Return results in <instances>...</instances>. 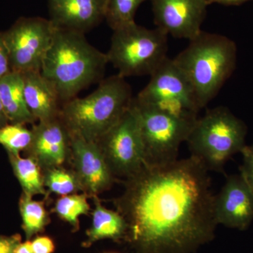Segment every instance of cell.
Returning a JSON list of instances; mask_svg holds the SVG:
<instances>
[{
  "instance_id": "28",
  "label": "cell",
  "mask_w": 253,
  "mask_h": 253,
  "mask_svg": "<svg viewBox=\"0 0 253 253\" xmlns=\"http://www.w3.org/2000/svg\"><path fill=\"white\" fill-rule=\"evenodd\" d=\"M21 243L19 234L0 236V253H14L15 249Z\"/></svg>"
},
{
  "instance_id": "21",
  "label": "cell",
  "mask_w": 253,
  "mask_h": 253,
  "mask_svg": "<svg viewBox=\"0 0 253 253\" xmlns=\"http://www.w3.org/2000/svg\"><path fill=\"white\" fill-rule=\"evenodd\" d=\"M86 194H73L61 196L56 200L52 212L58 217L66 221L73 228V230L79 229V218L82 215H86L90 211V206L88 204Z\"/></svg>"
},
{
  "instance_id": "4",
  "label": "cell",
  "mask_w": 253,
  "mask_h": 253,
  "mask_svg": "<svg viewBox=\"0 0 253 253\" xmlns=\"http://www.w3.org/2000/svg\"><path fill=\"white\" fill-rule=\"evenodd\" d=\"M133 98L126 78L115 75L102 80L85 97L63 103L60 118L70 134L96 142L129 109Z\"/></svg>"
},
{
  "instance_id": "22",
  "label": "cell",
  "mask_w": 253,
  "mask_h": 253,
  "mask_svg": "<svg viewBox=\"0 0 253 253\" xmlns=\"http://www.w3.org/2000/svg\"><path fill=\"white\" fill-rule=\"evenodd\" d=\"M43 180L47 194H55L59 196L77 194L82 191L81 184L74 171L66 168L56 167L44 169Z\"/></svg>"
},
{
  "instance_id": "16",
  "label": "cell",
  "mask_w": 253,
  "mask_h": 253,
  "mask_svg": "<svg viewBox=\"0 0 253 253\" xmlns=\"http://www.w3.org/2000/svg\"><path fill=\"white\" fill-rule=\"evenodd\" d=\"M23 77L25 100L35 119L41 122L59 117L62 102L52 84L41 72L23 73Z\"/></svg>"
},
{
  "instance_id": "29",
  "label": "cell",
  "mask_w": 253,
  "mask_h": 253,
  "mask_svg": "<svg viewBox=\"0 0 253 253\" xmlns=\"http://www.w3.org/2000/svg\"><path fill=\"white\" fill-rule=\"evenodd\" d=\"M14 253H34L32 248L31 241L27 240L26 242L21 243L16 248Z\"/></svg>"
},
{
  "instance_id": "20",
  "label": "cell",
  "mask_w": 253,
  "mask_h": 253,
  "mask_svg": "<svg viewBox=\"0 0 253 253\" xmlns=\"http://www.w3.org/2000/svg\"><path fill=\"white\" fill-rule=\"evenodd\" d=\"M19 211L22 219V229L27 240L44 230L49 223V213L44 202L35 201L32 196L23 193L19 201Z\"/></svg>"
},
{
  "instance_id": "15",
  "label": "cell",
  "mask_w": 253,
  "mask_h": 253,
  "mask_svg": "<svg viewBox=\"0 0 253 253\" xmlns=\"http://www.w3.org/2000/svg\"><path fill=\"white\" fill-rule=\"evenodd\" d=\"M108 0H47L49 20L57 29L85 35L106 16Z\"/></svg>"
},
{
  "instance_id": "18",
  "label": "cell",
  "mask_w": 253,
  "mask_h": 253,
  "mask_svg": "<svg viewBox=\"0 0 253 253\" xmlns=\"http://www.w3.org/2000/svg\"><path fill=\"white\" fill-rule=\"evenodd\" d=\"M93 199L94 209L91 213L92 221L91 227L86 231L87 239L84 246L89 247L99 240H118L126 235L127 226L122 214L117 211L105 208L98 196H94Z\"/></svg>"
},
{
  "instance_id": "30",
  "label": "cell",
  "mask_w": 253,
  "mask_h": 253,
  "mask_svg": "<svg viewBox=\"0 0 253 253\" xmlns=\"http://www.w3.org/2000/svg\"><path fill=\"white\" fill-rule=\"evenodd\" d=\"M250 0H208V4H220L224 5H236L242 4Z\"/></svg>"
},
{
  "instance_id": "17",
  "label": "cell",
  "mask_w": 253,
  "mask_h": 253,
  "mask_svg": "<svg viewBox=\"0 0 253 253\" xmlns=\"http://www.w3.org/2000/svg\"><path fill=\"white\" fill-rule=\"evenodd\" d=\"M0 96L8 121L14 124H34L23 90V74L11 71L0 79Z\"/></svg>"
},
{
  "instance_id": "19",
  "label": "cell",
  "mask_w": 253,
  "mask_h": 253,
  "mask_svg": "<svg viewBox=\"0 0 253 253\" xmlns=\"http://www.w3.org/2000/svg\"><path fill=\"white\" fill-rule=\"evenodd\" d=\"M16 179L22 188L23 194L33 196L47 194L43 180L41 166L31 158H21L20 155H8Z\"/></svg>"
},
{
  "instance_id": "1",
  "label": "cell",
  "mask_w": 253,
  "mask_h": 253,
  "mask_svg": "<svg viewBox=\"0 0 253 253\" xmlns=\"http://www.w3.org/2000/svg\"><path fill=\"white\" fill-rule=\"evenodd\" d=\"M209 171L190 156L142 168L125 179L114 200L139 253H189L212 239L217 225Z\"/></svg>"
},
{
  "instance_id": "5",
  "label": "cell",
  "mask_w": 253,
  "mask_h": 253,
  "mask_svg": "<svg viewBox=\"0 0 253 253\" xmlns=\"http://www.w3.org/2000/svg\"><path fill=\"white\" fill-rule=\"evenodd\" d=\"M247 126L224 106H217L198 118L186 139L191 156L208 171L221 172L234 155L246 146Z\"/></svg>"
},
{
  "instance_id": "12",
  "label": "cell",
  "mask_w": 253,
  "mask_h": 253,
  "mask_svg": "<svg viewBox=\"0 0 253 253\" xmlns=\"http://www.w3.org/2000/svg\"><path fill=\"white\" fill-rule=\"evenodd\" d=\"M155 24L177 39H194L202 31L208 0H151Z\"/></svg>"
},
{
  "instance_id": "9",
  "label": "cell",
  "mask_w": 253,
  "mask_h": 253,
  "mask_svg": "<svg viewBox=\"0 0 253 253\" xmlns=\"http://www.w3.org/2000/svg\"><path fill=\"white\" fill-rule=\"evenodd\" d=\"M139 102L189 117L200 111L194 88L174 59L167 58L151 76V80L135 96Z\"/></svg>"
},
{
  "instance_id": "23",
  "label": "cell",
  "mask_w": 253,
  "mask_h": 253,
  "mask_svg": "<svg viewBox=\"0 0 253 253\" xmlns=\"http://www.w3.org/2000/svg\"><path fill=\"white\" fill-rule=\"evenodd\" d=\"M145 1L147 0H108L105 20L113 31L134 23L136 11Z\"/></svg>"
},
{
  "instance_id": "6",
  "label": "cell",
  "mask_w": 253,
  "mask_h": 253,
  "mask_svg": "<svg viewBox=\"0 0 253 253\" xmlns=\"http://www.w3.org/2000/svg\"><path fill=\"white\" fill-rule=\"evenodd\" d=\"M113 31L106 54L122 77L151 76L168 58V35L160 28L134 22Z\"/></svg>"
},
{
  "instance_id": "13",
  "label": "cell",
  "mask_w": 253,
  "mask_h": 253,
  "mask_svg": "<svg viewBox=\"0 0 253 253\" xmlns=\"http://www.w3.org/2000/svg\"><path fill=\"white\" fill-rule=\"evenodd\" d=\"M31 144L26 151L42 169L61 167L71 155V136L61 118L33 125Z\"/></svg>"
},
{
  "instance_id": "24",
  "label": "cell",
  "mask_w": 253,
  "mask_h": 253,
  "mask_svg": "<svg viewBox=\"0 0 253 253\" xmlns=\"http://www.w3.org/2000/svg\"><path fill=\"white\" fill-rule=\"evenodd\" d=\"M32 139L31 129L25 125L7 124L0 127V145L8 155L18 156L28 149Z\"/></svg>"
},
{
  "instance_id": "8",
  "label": "cell",
  "mask_w": 253,
  "mask_h": 253,
  "mask_svg": "<svg viewBox=\"0 0 253 253\" xmlns=\"http://www.w3.org/2000/svg\"><path fill=\"white\" fill-rule=\"evenodd\" d=\"M56 29L49 19L21 17L2 33L11 71L22 74L41 72Z\"/></svg>"
},
{
  "instance_id": "14",
  "label": "cell",
  "mask_w": 253,
  "mask_h": 253,
  "mask_svg": "<svg viewBox=\"0 0 253 253\" xmlns=\"http://www.w3.org/2000/svg\"><path fill=\"white\" fill-rule=\"evenodd\" d=\"M214 215L217 224L244 230L253 220V192L244 178L231 175L215 195Z\"/></svg>"
},
{
  "instance_id": "26",
  "label": "cell",
  "mask_w": 253,
  "mask_h": 253,
  "mask_svg": "<svg viewBox=\"0 0 253 253\" xmlns=\"http://www.w3.org/2000/svg\"><path fill=\"white\" fill-rule=\"evenodd\" d=\"M31 244L34 253H53L55 251L54 242L48 236H37Z\"/></svg>"
},
{
  "instance_id": "11",
  "label": "cell",
  "mask_w": 253,
  "mask_h": 253,
  "mask_svg": "<svg viewBox=\"0 0 253 253\" xmlns=\"http://www.w3.org/2000/svg\"><path fill=\"white\" fill-rule=\"evenodd\" d=\"M71 136V155L75 174L82 191L90 197L98 196L113 186L116 177L106 163L97 142L75 134Z\"/></svg>"
},
{
  "instance_id": "7",
  "label": "cell",
  "mask_w": 253,
  "mask_h": 253,
  "mask_svg": "<svg viewBox=\"0 0 253 253\" xmlns=\"http://www.w3.org/2000/svg\"><path fill=\"white\" fill-rule=\"evenodd\" d=\"M145 150V164L161 166L177 160L197 118L189 117L139 102L133 98Z\"/></svg>"
},
{
  "instance_id": "2",
  "label": "cell",
  "mask_w": 253,
  "mask_h": 253,
  "mask_svg": "<svg viewBox=\"0 0 253 253\" xmlns=\"http://www.w3.org/2000/svg\"><path fill=\"white\" fill-rule=\"evenodd\" d=\"M109 63L107 54L89 44L84 35L56 28L41 73L63 104L104 80Z\"/></svg>"
},
{
  "instance_id": "10",
  "label": "cell",
  "mask_w": 253,
  "mask_h": 253,
  "mask_svg": "<svg viewBox=\"0 0 253 253\" xmlns=\"http://www.w3.org/2000/svg\"><path fill=\"white\" fill-rule=\"evenodd\" d=\"M96 142L116 178L126 179L145 165L140 126L131 104L119 121Z\"/></svg>"
},
{
  "instance_id": "27",
  "label": "cell",
  "mask_w": 253,
  "mask_h": 253,
  "mask_svg": "<svg viewBox=\"0 0 253 253\" xmlns=\"http://www.w3.org/2000/svg\"><path fill=\"white\" fill-rule=\"evenodd\" d=\"M11 72L9 52L5 44L2 33H0V79Z\"/></svg>"
},
{
  "instance_id": "25",
  "label": "cell",
  "mask_w": 253,
  "mask_h": 253,
  "mask_svg": "<svg viewBox=\"0 0 253 253\" xmlns=\"http://www.w3.org/2000/svg\"><path fill=\"white\" fill-rule=\"evenodd\" d=\"M241 153L243 156L241 175L253 192V144L246 145Z\"/></svg>"
},
{
  "instance_id": "31",
  "label": "cell",
  "mask_w": 253,
  "mask_h": 253,
  "mask_svg": "<svg viewBox=\"0 0 253 253\" xmlns=\"http://www.w3.org/2000/svg\"><path fill=\"white\" fill-rule=\"evenodd\" d=\"M7 117L5 114L4 108H3L2 103H1V96H0V127L6 126L8 124Z\"/></svg>"
},
{
  "instance_id": "3",
  "label": "cell",
  "mask_w": 253,
  "mask_h": 253,
  "mask_svg": "<svg viewBox=\"0 0 253 253\" xmlns=\"http://www.w3.org/2000/svg\"><path fill=\"white\" fill-rule=\"evenodd\" d=\"M194 88L199 109L219 92L234 73L237 46L230 38L201 31L174 59Z\"/></svg>"
}]
</instances>
